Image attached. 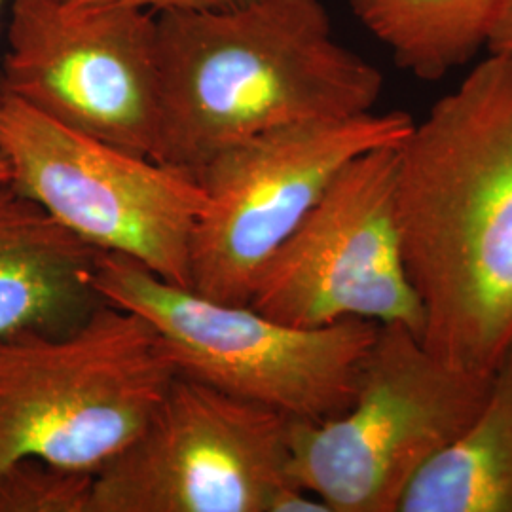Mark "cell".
I'll return each instance as SVG.
<instances>
[{
    "label": "cell",
    "mask_w": 512,
    "mask_h": 512,
    "mask_svg": "<svg viewBox=\"0 0 512 512\" xmlns=\"http://www.w3.org/2000/svg\"><path fill=\"white\" fill-rule=\"evenodd\" d=\"M404 264L421 340L494 372L512 348V59L490 54L397 147Z\"/></svg>",
    "instance_id": "cell-1"
},
{
    "label": "cell",
    "mask_w": 512,
    "mask_h": 512,
    "mask_svg": "<svg viewBox=\"0 0 512 512\" xmlns=\"http://www.w3.org/2000/svg\"><path fill=\"white\" fill-rule=\"evenodd\" d=\"M156 160L194 175L270 129L370 112L384 76L340 44L321 0L158 14Z\"/></svg>",
    "instance_id": "cell-2"
},
{
    "label": "cell",
    "mask_w": 512,
    "mask_h": 512,
    "mask_svg": "<svg viewBox=\"0 0 512 512\" xmlns=\"http://www.w3.org/2000/svg\"><path fill=\"white\" fill-rule=\"evenodd\" d=\"M177 374L147 319L109 302L65 334L0 340V471L38 458L97 473L141 433Z\"/></svg>",
    "instance_id": "cell-3"
},
{
    "label": "cell",
    "mask_w": 512,
    "mask_h": 512,
    "mask_svg": "<svg viewBox=\"0 0 512 512\" xmlns=\"http://www.w3.org/2000/svg\"><path fill=\"white\" fill-rule=\"evenodd\" d=\"M95 289L105 302L147 319L179 374L291 421L329 420L348 408L380 327L365 319L325 327L283 323L109 253L99 255Z\"/></svg>",
    "instance_id": "cell-4"
},
{
    "label": "cell",
    "mask_w": 512,
    "mask_h": 512,
    "mask_svg": "<svg viewBox=\"0 0 512 512\" xmlns=\"http://www.w3.org/2000/svg\"><path fill=\"white\" fill-rule=\"evenodd\" d=\"M492 378L444 363L404 325H380L348 408L291 421V478L330 512H397L414 476L475 418Z\"/></svg>",
    "instance_id": "cell-5"
},
{
    "label": "cell",
    "mask_w": 512,
    "mask_h": 512,
    "mask_svg": "<svg viewBox=\"0 0 512 512\" xmlns=\"http://www.w3.org/2000/svg\"><path fill=\"white\" fill-rule=\"evenodd\" d=\"M0 156L8 184L76 238L190 289L192 243L207 209L194 175L67 128L4 92Z\"/></svg>",
    "instance_id": "cell-6"
},
{
    "label": "cell",
    "mask_w": 512,
    "mask_h": 512,
    "mask_svg": "<svg viewBox=\"0 0 512 512\" xmlns=\"http://www.w3.org/2000/svg\"><path fill=\"white\" fill-rule=\"evenodd\" d=\"M414 126L401 110L270 129L224 148L196 173L207 209L192 243L190 289L249 304L256 281L342 167L397 147Z\"/></svg>",
    "instance_id": "cell-7"
},
{
    "label": "cell",
    "mask_w": 512,
    "mask_h": 512,
    "mask_svg": "<svg viewBox=\"0 0 512 512\" xmlns=\"http://www.w3.org/2000/svg\"><path fill=\"white\" fill-rule=\"evenodd\" d=\"M291 420L177 374L141 433L95 473L92 512H270L296 484Z\"/></svg>",
    "instance_id": "cell-8"
},
{
    "label": "cell",
    "mask_w": 512,
    "mask_h": 512,
    "mask_svg": "<svg viewBox=\"0 0 512 512\" xmlns=\"http://www.w3.org/2000/svg\"><path fill=\"white\" fill-rule=\"evenodd\" d=\"M0 90L67 128L156 160L158 14L14 0Z\"/></svg>",
    "instance_id": "cell-9"
},
{
    "label": "cell",
    "mask_w": 512,
    "mask_h": 512,
    "mask_svg": "<svg viewBox=\"0 0 512 512\" xmlns=\"http://www.w3.org/2000/svg\"><path fill=\"white\" fill-rule=\"evenodd\" d=\"M397 147L374 148L342 167L262 270L253 308L298 327L365 319L421 336L423 308L397 219Z\"/></svg>",
    "instance_id": "cell-10"
},
{
    "label": "cell",
    "mask_w": 512,
    "mask_h": 512,
    "mask_svg": "<svg viewBox=\"0 0 512 512\" xmlns=\"http://www.w3.org/2000/svg\"><path fill=\"white\" fill-rule=\"evenodd\" d=\"M99 255L0 184V340L76 329L105 302L95 289Z\"/></svg>",
    "instance_id": "cell-11"
},
{
    "label": "cell",
    "mask_w": 512,
    "mask_h": 512,
    "mask_svg": "<svg viewBox=\"0 0 512 512\" xmlns=\"http://www.w3.org/2000/svg\"><path fill=\"white\" fill-rule=\"evenodd\" d=\"M397 512H512V348L475 418L414 476Z\"/></svg>",
    "instance_id": "cell-12"
},
{
    "label": "cell",
    "mask_w": 512,
    "mask_h": 512,
    "mask_svg": "<svg viewBox=\"0 0 512 512\" xmlns=\"http://www.w3.org/2000/svg\"><path fill=\"white\" fill-rule=\"evenodd\" d=\"M355 18L395 63L435 82L488 48L503 0H349Z\"/></svg>",
    "instance_id": "cell-13"
},
{
    "label": "cell",
    "mask_w": 512,
    "mask_h": 512,
    "mask_svg": "<svg viewBox=\"0 0 512 512\" xmlns=\"http://www.w3.org/2000/svg\"><path fill=\"white\" fill-rule=\"evenodd\" d=\"M95 473L23 458L0 471V512H92Z\"/></svg>",
    "instance_id": "cell-14"
},
{
    "label": "cell",
    "mask_w": 512,
    "mask_h": 512,
    "mask_svg": "<svg viewBox=\"0 0 512 512\" xmlns=\"http://www.w3.org/2000/svg\"><path fill=\"white\" fill-rule=\"evenodd\" d=\"M74 6H99V4H122L150 10L154 14H164L173 10H203V8H222L241 0H67Z\"/></svg>",
    "instance_id": "cell-15"
},
{
    "label": "cell",
    "mask_w": 512,
    "mask_h": 512,
    "mask_svg": "<svg viewBox=\"0 0 512 512\" xmlns=\"http://www.w3.org/2000/svg\"><path fill=\"white\" fill-rule=\"evenodd\" d=\"M490 54L507 55L512 59V0H503L488 40Z\"/></svg>",
    "instance_id": "cell-16"
},
{
    "label": "cell",
    "mask_w": 512,
    "mask_h": 512,
    "mask_svg": "<svg viewBox=\"0 0 512 512\" xmlns=\"http://www.w3.org/2000/svg\"><path fill=\"white\" fill-rule=\"evenodd\" d=\"M8 181H10V171H8L6 160L0 156V184H8Z\"/></svg>",
    "instance_id": "cell-17"
},
{
    "label": "cell",
    "mask_w": 512,
    "mask_h": 512,
    "mask_svg": "<svg viewBox=\"0 0 512 512\" xmlns=\"http://www.w3.org/2000/svg\"><path fill=\"white\" fill-rule=\"evenodd\" d=\"M2 2H4V0H0V6H2ZM0 95H2V90H0Z\"/></svg>",
    "instance_id": "cell-18"
}]
</instances>
